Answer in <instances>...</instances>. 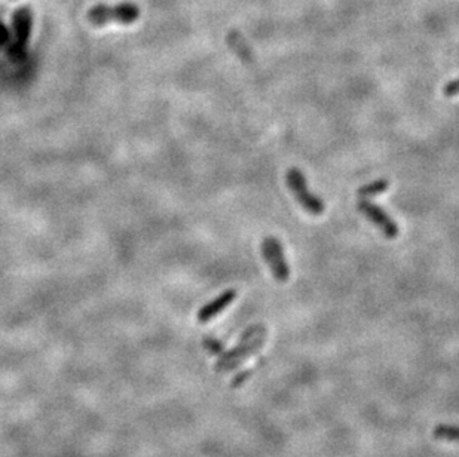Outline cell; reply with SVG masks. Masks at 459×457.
I'll return each instance as SVG.
<instances>
[{
    "label": "cell",
    "instance_id": "4",
    "mask_svg": "<svg viewBox=\"0 0 459 457\" xmlns=\"http://www.w3.org/2000/svg\"><path fill=\"white\" fill-rule=\"evenodd\" d=\"M262 254L273 273V278L280 282H286L290 277V269L284 255V248L277 237H265L262 242Z\"/></svg>",
    "mask_w": 459,
    "mask_h": 457
},
{
    "label": "cell",
    "instance_id": "9",
    "mask_svg": "<svg viewBox=\"0 0 459 457\" xmlns=\"http://www.w3.org/2000/svg\"><path fill=\"white\" fill-rule=\"evenodd\" d=\"M434 436L438 440L459 443V428L450 425H438L434 428Z\"/></svg>",
    "mask_w": 459,
    "mask_h": 457
},
{
    "label": "cell",
    "instance_id": "6",
    "mask_svg": "<svg viewBox=\"0 0 459 457\" xmlns=\"http://www.w3.org/2000/svg\"><path fill=\"white\" fill-rule=\"evenodd\" d=\"M236 299V291L235 289H226L223 291L222 294L218 297H216L214 300H211L210 303H207L206 306H203L199 309V312L196 315L198 322L201 324H207L210 322L213 318H216L218 314H222L223 310Z\"/></svg>",
    "mask_w": 459,
    "mask_h": 457
},
{
    "label": "cell",
    "instance_id": "2",
    "mask_svg": "<svg viewBox=\"0 0 459 457\" xmlns=\"http://www.w3.org/2000/svg\"><path fill=\"white\" fill-rule=\"evenodd\" d=\"M265 340H266V333H262L256 339L248 342H238L236 347H233L232 351L223 352L220 355L218 361L214 364V370L217 373H222V371L226 373V371L235 370L236 367H240L244 361L250 359L253 354H256L261 349Z\"/></svg>",
    "mask_w": 459,
    "mask_h": 457
},
{
    "label": "cell",
    "instance_id": "13",
    "mask_svg": "<svg viewBox=\"0 0 459 457\" xmlns=\"http://www.w3.org/2000/svg\"><path fill=\"white\" fill-rule=\"evenodd\" d=\"M254 373V369H248V370H244V371H240V373H236L235 377L232 379V383H231V388H240L243 386L244 383L253 376Z\"/></svg>",
    "mask_w": 459,
    "mask_h": 457
},
{
    "label": "cell",
    "instance_id": "5",
    "mask_svg": "<svg viewBox=\"0 0 459 457\" xmlns=\"http://www.w3.org/2000/svg\"><path fill=\"white\" fill-rule=\"evenodd\" d=\"M357 210L365 217V218H369V220L378 226V229L387 236L390 237V240H393V237H397L398 236V226L397 223L393 220V218L385 212L380 207L375 205L373 202H370V200H367V199H360L358 200V204H357Z\"/></svg>",
    "mask_w": 459,
    "mask_h": 457
},
{
    "label": "cell",
    "instance_id": "7",
    "mask_svg": "<svg viewBox=\"0 0 459 457\" xmlns=\"http://www.w3.org/2000/svg\"><path fill=\"white\" fill-rule=\"evenodd\" d=\"M31 21H33V14L30 8L23 6L20 9H16L12 18V24H14V31L18 41V46L24 48L26 43L29 42L30 38V31H31Z\"/></svg>",
    "mask_w": 459,
    "mask_h": 457
},
{
    "label": "cell",
    "instance_id": "11",
    "mask_svg": "<svg viewBox=\"0 0 459 457\" xmlns=\"http://www.w3.org/2000/svg\"><path fill=\"white\" fill-rule=\"evenodd\" d=\"M203 346L207 352H210L211 355H216V356H220L225 352V344L213 336H204Z\"/></svg>",
    "mask_w": 459,
    "mask_h": 457
},
{
    "label": "cell",
    "instance_id": "14",
    "mask_svg": "<svg viewBox=\"0 0 459 457\" xmlns=\"http://www.w3.org/2000/svg\"><path fill=\"white\" fill-rule=\"evenodd\" d=\"M443 93L446 97H455V96H459V79L456 81H452V82H448L443 88Z\"/></svg>",
    "mask_w": 459,
    "mask_h": 457
},
{
    "label": "cell",
    "instance_id": "8",
    "mask_svg": "<svg viewBox=\"0 0 459 457\" xmlns=\"http://www.w3.org/2000/svg\"><path fill=\"white\" fill-rule=\"evenodd\" d=\"M388 188H390V181L385 180V178H379L376 181L369 183V185L360 188L358 197L367 199V197H372V196H378V195H382L383 192H387Z\"/></svg>",
    "mask_w": 459,
    "mask_h": 457
},
{
    "label": "cell",
    "instance_id": "10",
    "mask_svg": "<svg viewBox=\"0 0 459 457\" xmlns=\"http://www.w3.org/2000/svg\"><path fill=\"white\" fill-rule=\"evenodd\" d=\"M229 45L233 48V51L240 56L246 63L251 61V53L248 51V46L243 42V39L240 38V34L236 33H231L229 34V39H228Z\"/></svg>",
    "mask_w": 459,
    "mask_h": 457
},
{
    "label": "cell",
    "instance_id": "1",
    "mask_svg": "<svg viewBox=\"0 0 459 457\" xmlns=\"http://www.w3.org/2000/svg\"><path fill=\"white\" fill-rule=\"evenodd\" d=\"M140 9L137 5L131 2H123L115 6L109 5H97L91 8L86 14L88 21L94 27H103L109 23H121V24H131L138 20Z\"/></svg>",
    "mask_w": 459,
    "mask_h": 457
},
{
    "label": "cell",
    "instance_id": "3",
    "mask_svg": "<svg viewBox=\"0 0 459 457\" xmlns=\"http://www.w3.org/2000/svg\"><path fill=\"white\" fill-rule=\"evenodd\" d=\"M287 186L296 196L298 202L312 215H320L324 211L323 199L311 193L305 175L298 168H290L287 171Z\"/></svg>",
    "mask_w": 459,
    "mask_h": 457
},
{
    "label": "cell",
    "instance_id": "12",
    "mask_svg": "<svg viewBox=\"0 0 459 457\" xmlns=\"http://www.w3.org/2000/svg\"><path fill=\"white\" fill-rule=\"evenodd\" d=\"M262 333H266V328L262 324H254V325L248 327L247 330L241 334L240 342H248V340H251L253 336H259Z\"/></svg>",
    "mask_w": 459,
    "mask_h": 457
}]
</instances>
